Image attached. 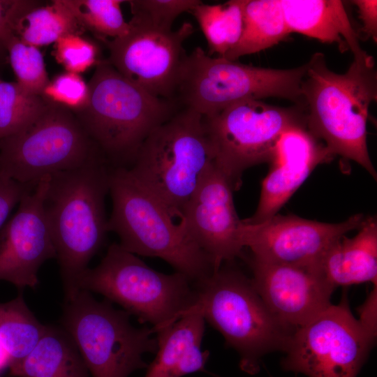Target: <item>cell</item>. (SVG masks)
Segmentation results:
<instances>
[{
  "mask_svg": "<svg viewBox=\"0 0 377 377\" xmlns=\"http://www.w3.org/2000/svg\"><path fill=\"white\" fill-rule=\"evenodd\" d=\"M307 130L334 156L351 160L376 180L367 147V120L377 98V73L373 57L355 60L344 73L329 69L324 54L307 61L301 84Z\"/></svg>",
  "mask_w": 377,
  "mask_h": 377,
  "instance_id": "cell-1",
  "label": "cell"
},
{
  "mask_svg": "<svg viewBox=\"0 0 377 377\" xmlns=\"http://www.w3.org/2000/svg\"><path fill=\"white\" fill-rule=\"evenodd\" d=\"M112 167L100 161L51 175L44 209L59 265L65 298L104 244L105 200Z\"/></svg>",
  "mask_w": 377,
  "mask_h": 377,
  "instance_id": "cell-2",
  "label": "cell"
},
{
  "mask_svg": "<svg viewBox=\"0 0 377 377\" xmlns=\"http://www.w3.org/2000/svg\"><path fill=\"white\" fill-rule=\"evenodd\" d=\"M89 100L73 112L112 168H129L147 137L180 108L152 95L102 59L89 80Z\"/></svg>",
  "mask_w": 377,
  "mask_h": 377,
  "instance_id": "cell-3",
  "label": "cell"
},
{
  "mask_svg": "<svg viewBox=\"0 0 377 377\" xmlns=\"http://www.w3.org/2000/svg\"><path fill=\"white\" fill-rule=\"evenodd\" d=\"M109 193L112 210L107 229L118 235L121 247L135 255L161 258L191 281L212 272L211 260L188 235L182 219L128 168H110Z\"/></svg>",
  "mask_w": 377,
  "mask_h": 377,
  "instance_id": "cell-4",
  "label": "cell"
},
{
  "mask_svg": "<svg viewBox=\"0 0 377 377\" xmlns=\"http://www.w3.org/2000/svg\"><path fill=\"white\" fill-rule=\"evenodd\" d=\"M195 283L185 313H198L217 330L239 353L242 371L255 374L265 355L285 351L294 332L277 320L242 272L222 265Z\"/></svg>",
  "mask_w": 377,
  "mask_h": 377,
  "instance_id": "cell-5",
  "label": "cell"
},
{
  "mask_svg": "<svg viewBox=\"0 0 377 377\" xmlns=\"http://www.w3.org/2000/svg\"><path fill=\"white\" fill-rule=\"evenodd\" d=\"M213 163L204 117L180 108L147 137L128 169L182 219L184 206Z\"/></svg>",
  "mask_w": 377,
  "mask_h": 377,
  "instance_id": "cell-6",
  "label": "cell"
},
{
  "mask_svg": "<svg viewBox=\"0 0 377 377\" xmlns=\"http://www.w3.org/2000/svg\"><path fill=\"white\" fill-rule=\"evenodd\" d=\"M191 281L176 272H158L113 243L101 263L87 268L77 281V288L99 293L105 300L121 306L142 323H150L154 333L180 318L194 298Z\"/></svg>",
  "mask_w": 377,
  "mask_h": 377,
  "instance_id": "cell-7",
  "label": "cell"
},
{
  "mask_svg": "<svg viewBox=\"0 0 377 377\" xmlns=\"http://www.w3.org/2000/svg\"><path fill=\"white\" fill-rule=\"evenodd\" d=\"M307 63L291 69L256 67L212 57L198 47L187 55L175 101L203 117L248 99H288L301 105Z\"/></svg>",
  "mask_w": 377,
  "mask_h": 377,
  "instance_id": "cell-8",
  "label": "cell"
},
{
  "mask_svg": "<svg viewBox=\"0 0 377 377\" xmlns=\"http://www.w3.org/2000/svg\"><path fill=\"white\" fill-rule=\"evenodd\" d=\"M130 314L107 300L79 290L65 298L62 328L70 336L93 377H128L145 368L146 353L157 350L152 328L134 327Z\"/></svg>",
  "mask_w": 377,
  "mask_h": 377,
  "instance_id": "cell-9",
  "label": "cell"
},
{
  "mask_svg": "<svg viewBox=\"0 0 377 377\" xmlns=\"http://www.w3.org/2000/svg\"><path fill=\"white\" fill-rule=\"evenodd\" d=\"M100 161H107L73 112L47 100L29 124L0 140V172L22 184Z\"/></svg>",
  "mask_w": 377,
  "mask_h": 377,
  "instance_id": "cell-10",
  "label": "cell"
},
{
  "mask_svg": "<svg viewBox=\"0 0 377 377\" xmlns=\"http://www.w3.org/2000/svg\"><path fill=\"white\" fill-rule=\"evenodd\" d=\"M204 120L214 163L234 191L240 187L244 171L269 163L285 131L306 126L302 106L279 107L255 99L237 102Z\"/></svg>",
  "mask_w": 377,
  "mask_h": 377,
  "instance_id": "cell-11",
  "label": "cell"
},
{
  "mask_svg": "<svg viewBox=\"0 0 377 377\" xmlns=\"http://www.w3.org/2000/svg\"><path fill=\"white\" fill-rule=\"evenodd\" d=\"M374 339L343 296L293 332L281 366L308 377H357Z\"/></svg>",
  "mask_w": 377,
  "mask_h": 377,
  "instance_id": "cell-12",
  "label": "cell"
},
{
  "mask_svg": "<svg viewBox=\"0 0 377 377\" xmlns=\"http://www.w3.org/2000/svg\"><path fill=\"white\" fill-rule=\"evenodd\" d=\"M128 32L101 39L108 61L124 77L159 98L175 100L187 54L184 41L193 26L184 22L176 30H161L131 20Z\"/></svg>",
  "mask_w": 377,
  "mask_h": 377,
  "instance_id": "cell-13",
  "label": "cell"
},
{
  "mask_svg": "<svg viewBox=\"0 0 377 377\" xmlns=\"http://www.w3.org/2000/svg\"><path fill=\"white\" fill-rule=\"evenodd\" d=\"M365 217L357 214L339 223H324L276 214L258 223L243 222L242 246L265 263L318 267L329 248L347 232L359 229Z\"/></svg>",
  "mask_w": 377,
  "mask_h": 377,
  "instance_id": "cell-14",
  "label": "cell"
},
{
  "mask_svg": "<svg viewBox=\"0 0 377 377\" xmlns=\"http://www.w3.org/2000/svg\"><path fill=\"white\" fill-rule=\"evenodd\" d=\"M50 179L51 175L43 177L26 193L13 216L0 229V281L20 290L36 288L40 266L57 258L44 209Z\"/></svg>",
  "mask_w": 377,
  "mask_h": 377,
  "instance_id": "cell-15",
  "label": "cell"
},
{
  "mask_svg": "<svg viewBox=\"0 0 377 377\" xmlns=\"http://www.w3.org/2000/svg\"><path fill=\"white\" fill-rule=\"evenodd\" d=\"M233 191L213 163L182 210L188 235L208 256L214 270L240 256L244 249L240 240L242 221L235 207Z\"/></svg>",
  "mask_w": 377,
  "mask_h": 377,
  "instance_id": "cell-16",
  "label": "cell"
},
{
  "mask_svg": "<svg viewBox=\"0 0 377 377\" xmlns=\"http://www.w3.org/2000/svg\"><path fill=\"white\" fill-rule=\"evenodd\" d=\"M251 279L277 320L295 332L331 303L334 288L318 267L265 263L251 258Z\"/></svg>",
  "mask_w": 377,
  "mask_h": 377,
  "instance_id": "cell-17",
  "label": "cell"
},
{
  "mask_svg": "<svg viewBox=\"0 0 377 377\" xmlns=\"http://www.w3.org/2000/svg\"><path fill=\"white\" fill-rule=\"evenodd\" d=\"M334 157L306 126H295L285 131L269 161V168L261 184L256 212L243 222L256 224L278 214L312 171Z\"/></svg>",
  "mask_w": 377,
  "mask_h": 377,
  "instance_id": "cell-18",
  "label": "cell"
},
{
  "mask_svg": "<svg viewBox=\"0 0 377 377\" xmlns=\"http://www.w3.org/2000/svg\"><path fill=\"white\" fill-rule=\"evenodd\" d=\"M290 33L296 32L323 43L337 44L341 52L350 50L355 60H367L342 1L280 0Z\"/></svg>",
  "mask_w": 377,
  "mask_h": 377,
  "instance_id": "cell-19",
  "label": "cell"
},
{
  "mask_svg": "<svg viewBox=\"0 0 377 377\" xmlns=\"http://www.w3.org/2000/svg\"><path fill=\"white\" fill-rule=\"evenodd\" d=\"M205 319L188 312L156 333L157 350L145 377H182L205 370L209 351L201 350Z\"/></svg>",
  "mask_w": 377,
  "mask_h": 377,
  "instance_id": "cell-20",
  "label": "cell"
},
{
  "mask_svg": "<svg viewBox=\"0 0 377 377\" xmlns=\"http://www.w3.org/2000/svg\"><path fill=\"white\" fill-rule=\"evenodd\" d=\"M318 269L334 289L364 282L377 286L376 218H366L354 237L344 235L335 242Z\"/></svg>",
  "mask_w": 377,
  "mask_h": 377,
  "instance_id": "cell-21",
  "label": "cell"
},
{
  "mask_svg": "<svg viewBox=\"0 0 377 377\" xmlns=\"http://www.w3.org/2000/svg\"><path fill=\"white\" fill-rule=\"evenodd\" d=\"M11 32L23 43L40 47L84 30L64 0L44 5L39 1L11 0L8 10Z\"/></svg>",
  "mask_w": 377,
  "mask_h": 377,
  "instance_id": "cell-22",
  "label": "cell"
},
{
  "mask_svg": "<svg viewBox=\"0 0 377 377\" xmlns=\"http://www.w3.org/2000/svg\"><path fill=\"white\" fill-rule=\"evenodd\" d=\"M13 377H89L88 369L74 342L61 327L47 325L34 349L9 364Z\"/></svg>",
  "mask_w": 377,
  "mask_h": 377,
  "instance_id": "cell-23",
  "label": "cell"
},
{
  "mask_svg": "<svg viewBox=\"0 0 377 377\" xmlns=\"http://www.w3.org/2000/svg\"><path fill=\"white\" fill-rule=\"evenodd\" d=\"M290 34L280 0H246L242 35L223 58L235 61L258 52L286 40Z\"/></svg>",
  "mask_w": 377,
  "mask_h": 377,
  "instance_id": "cell-24",
  "label": "cell"
},
{
  "mask_svg": "<svg viewBox=\"0 0 377 377\" xmlns=\"http://www.w3.org/2000/svg\"><path fill=\"white\" fill-rule=\"evenodd\" d=\"M246 0H230L223 3L200 1L190 11L198 22L208 45V55L223 57L238 43L243 29Z\"/></svg>",
  "mask_w": 377,
  "mask_h": 377,
  "instance_id": "cell-25",
  "label": "cell"
},
{
  "mask_svg": "<svg viewBox=\"0 0 377 377\" xmlns=\"http://www.w3.org/2000/svg\"><path fill=\"white\" fill-rule=\"evenodd\" d=\"M46 328L29 309L22 290L12 300L0 302V341L10 357V364L27 357Z\"/></svg>",
  "mask_w": 377,
  "mask_h": 377,
  "instance_id": "cell-26",
  "label": "cell"
},
{
  "mask_svg": "<svg viewBox=\"0 0 377 377\" xmlns=\"http://www.w3.org/2000/svg\"><path fill=\"white\" fill-rule=\"evenodd\" d=\"M80 26L98 38L114 39L129 31L128 22L124 18L121 0H64Z\"/></svg>",
  "mask_w": 377,
  "mask_h": 377,
  "instance_id": "cell-27",
  "label": "cell"
},
{
  "mask_svg": "<svg viewBox=\"0 0 377 377\" xmlns=\"http://www.w3.org/2000/svg\"><path fill=\"white\" fill-rule=\"evenodd\" d=\"M45 104L41 96L26 93L17 82L0 80V140L22 130Z\"/></svg>",
  "mask_w": 377,
  "mask_h": 377,
  "instance_id": "cell-28",
  "label": "cell"
},
{
  "mask_svg": "<svg viewBox=\"0 0 377 377\" xmlns=\"http://www.w3.org/2000/svg\"><path fill=\"white\" fill-rule=\"evenodd\" d=\"M6 50L17 83L26 93L41 96L50 80L38 47L27 45L12 34Z\"/></svg>",
  "mask_w": 377,
  "mask_h": 377,
  "instance_id": "cell-29",
  "label": "cell"
},
{
  "mask_svg": "<svg viewBox=\"0 0 377 377\" xmlns=\"http://www.w3.org/2000/svg\"><path fill=\"white\" fill-rule=\"evenodd\" d=\"M199 0H131V20L161 30H172L175 20L183 13H190Z\"/></svg>",
  "mask_w": 377,
  "mask_h": 377,
  "instance_id": "cell-30",
  "label": "cell"
},
{
  "mask_svg": "<svg viewBox=\"0 0 377 377\" xmlns=\"http://www.w3.org/2000/svg\"><path fill=\"white\" fill-rule=\"evenodd\" d=\"M54 55L66 71L77 74L86 71L94 64L97 65L102 60L99 58V49L96 44L76 34L61 37L54 43Z\"/></svg>",
  "mask_w": 377,
  "mask_h": 377,
  "instance_id": "cell-31",
  "label": "cell"
},
{
  "mask_svg": "<svg viewBox=\"0 0 377 377\" xmlns=\"http://www.w3.org/2000/svg\"><path fill=\"white\" fill-rule=\"evenodd\" d=\"M41 96L75 112L87 105L89 87L80 74L66 71L50 80Z\"/></svg>",
  "mask_w": 377,
  "mask_h": 377,
  "instance_id": "cell-32",
  "label": "cell"
},
{
  "mask_svg": "<svg viewBox=\"0 0 377 377\" xmlns=\"http://www.w3.org/2000/svg\"><path fill=\"white\" fill-rule=\"evenodd\" d=\"M36 185L17 182L0 172V229L13 207Z\"/></svg>",
  "mask_w": 377,
  "mask_h": 377,
  "instance_id": "cell-33",
  "label": "cell"
},
{
  "mask_svg": "<svg viewBox=\"0 0 377 377\" xmlns=\"http://www.w3.org/2000/svg\"><path fill=\"white\" fill-rule=\"evenodd\" d=\"M357 7L359 17L362 23V32L368 38L377 41V1L355 0L352 1Z\"/></svg>",
  "mask_w": 377,
  "mask_h": 377,
  "instance_id": "cell-34",
  "label": "cell"
},
{
  "mask_svg": "<svg viewBox=\"0 0 377 377\" xmlns=\"http://www.w3.org/2000/svg\"><path fill=\"white\" fill-rule=\"evenodd\" d=\"M377 286L369 293L364 303L360 307V323L367 333L375 339L376 336Z\"/></svg>",
  "mask_w": 377,
  "mask_h": 377,
  "instance_id": "cell-35",
  "label": "cell"
},
{
  "mask_svg": "<svg viewBox=\"0 0 377 377\" xmlns=\"http://www.w3.org/2000/svg\"><path fill=\"white\" fill-rule=\"evenodd\" d=\"M11 0H0V63L8 59L6 45L13 34L8 21V10Z\"/></svg>",
  "mask_w": 377,
  "mask_h": 377,
  "instance_id": "cell-36",
  "label": "cell"
},
{
  "mask_svg": "<svg viewBox=\"0 0 377 377\" xmlns=\"http://www.w3.org/2000/svg\"><path fill=\"white\" fill-rule=\"evenodd\" d=\"M10 357L0 341V373L10 364Z\"/></svg>",
  "mask_w": 377,
  "mask_h": 377,
  "instance_id": "cell-37",
  "label": "cell"
}]
</instances>
